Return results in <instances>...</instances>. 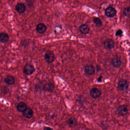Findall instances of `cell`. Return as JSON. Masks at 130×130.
Masks as SVG:
<instances>
[{
  "label": "cell",
  "instance_id": "cell-1",
  "mask_svg": "<svg viewBox=\"0 0 130 130\" xmlns=\"http://www.w3.org/2000/svg\"><path fill=\"white\" fill-rule=\"evenodd\" d=\"M44 58L46 62L50 63H53L55 60V56L52 52L48 51L45 55Z\"/></svg>",
  "mask_w": 130,
  "mask_h": 130
},
{
  "label": "cell",
  "instance_id": "cell-2",
  "mask_svg": "<svg viewBox=\"0 0 130 130\" xmlns=\"http://www.w3.org/2000/svg\"><path fill=\"white\" fill-rule=\"evenodd\" d=\"M117 11L115 8L112 6H109L105 10V14L109 18H113L116 15Z\"/></svg>",
  "mask_w": 130,
  "mask_h": 130
},
{
  "label": "cell",
  "instance_id": "cell-3",
  "mask_svg": "<svg viewBox=\"0 0 130 130\" xmlns=\"http://www.w3.org/2000/svg\"><path fill=\"white\" fill-rule=\"evenodd\" d=\"M35 70L34 67L32 65L27 64L24 67V73L26 75H31L34 73Z\"/></svg>",
  "mask_w": 130,
  "mask_h": 130
},
{
  "label": "cell",
  "instance_id": "cell-4",
  "mask_svg": "<svg viewBox=\"0 0 130 130\" xmlns=\"http://www.w3.org/2000/svg\"><path fill=\"white\" fill-rule=\"evenodd\" d=\"M129 84L127 81L124 79L121 80L118 84V88L121 91H125L128 88Z\"/></svg>",
  "mask_w": 130,
  "mask_h": 130
},
{
  "label": "cell",
  "instance_id": "cell-5",
  "mask_svg": "<svg viewBox=\"0 0 130 130\" xmlns=\"http://www.w3.org/2000/svg\"><path fill=\"white\" fill-rule=\"evenodd\" d=\"M85 73L89 75H92L95 73V68L91 65H86L84 68Z\"/></svg>",
  "mask_w": 130,
  "mask_h": 130
},
{
  "label": "cell",
  "instance_id": "cell-6",
  "mask_svg": "<svg viewBox=\"0 0 130 130\" xmlns=\"http://www.w3.org/2000/svg\"><path fill=\"white\" fill-rule=\"evenodd\" d=\"M101 92L96 88L92 89L90 91V96L94 99L99 98L101 95Z\"/></svg>",
  "mask_w": 130,
  "mask_h": 130
},
{
  "label": "cell",
  "instance_id": "cell-7",
  "mask_svg": "<svg viewBox=\"0 0 130 130\" xmlns=\"http://www.w3.org/2000/svg\"><path fill=\"white\" fill-rule=\"evenodd\" d=\"M118 114L121 116H125L127 114L128 112V110L126 106L121 105L120 106L117 110Z\"/></svg>",
  "mask_w": 130,
  "mask_h": 130
},
{
  "label": "cell",
  "instance_id": "cell-8",
  "mask_svg": "<svg viewBox=\"0 0 130 130\" xmlns=\"http://www.w3.org/2000/svg\"><path fill=\"white\" fill-rule=\"evenodd\" d=\"M36 30L38 33L43 34L46 32L47 27L44 24L40 23L36 27Z\"/></svg>",
  "mask_w": 130,
  "mask_h": 130
},
{
  "label": "cell",
  "instance_id": "cell-9",
  "mask_svg": "<svg viewBox=\"0 0 130 130\" xmlns=\"http://www.w3.org/2000/svg\"><path fill=\"white\" fill-rule=\"evenodd\" d=\"M79 30L82 34H88L90 31L89 27L86 24H83L79 27Z\"/></svg>",
  "mask_w": 130,
  "mask_h": 130
},
{
  "label": "cell",
  "instance_id": "cell-10",
  "mask_svg": "<svg viewBox=\"0 0 130 130\" xmlns=\"http://www.w3.org/2000/svg\"><path fill=\"white\" fill-rule=\"evenodd\" d=\"M23 113L24 116L28 119L32 117L34 115L33 110L30 108H27L26 110Z\"/></svg>",
  "mask_w": 130,
  "mask_h": 130
},
{
  "label": "cell",
  "instance_id": "cell-11",
  "mask_svg": "<svg viewBox=\"0 0 130 130\" xmlns=\"http://www.w3.org/2000/svg\"><path fill=\"white\" fill-rule=\"evenodd\" d=\"M105 47L107 49H111L114 47V42L113 40L111 39H108L104 43Z\"/></svg>",
  "mask_w": 130,
  "mask_h": 130
},
{
  "label": "cell",
  "instance_id": "cell-12",
  "mask_svg": "<svg viewBox=\"0 0 130 130\" xmlns=\"http://www.w3.org/2000/svg\"><path fill=\"white\" fill-rule=\"evenodd\" d=\"M15 8L16 11L20 13H24L26 10V7L25 5L21 3L17 4Z\"/></svg>",
  "mask_w": 130,
  "mask_h": 130
},
{
  "label": "cell",
  "instance_id": "cell-13",
  "mask_svg": "<svg viewBox=\"0 0 130 130\" xmlns=\"http://www.w3.org/2000/svg\"><path fill=\"white\" fill-rule=\"evenodd\" d=\"M55 86L52 83H48L43 86V89L48 92H52L54 90Z\"/></svg>",
  "mask_w": 130,
  "mask_h": 130
},
{
  "label": "cell",
  "instance_id": "cell-14",
  "mask_svg": "<svg viewBox=\"0 0 130 130\" xmlns=\"http://www.w3.org/2000/svg\"><path fill=\"white\" fill-rule=\"evenodd\" d=\"M15 81V79L12 76H7L5 79V82L8 85H11L13 84Z\"/></svg>",
  "mask_w": 130,
  "mask_h": 130
},
{
  "label": "cell",
  "instance_id": "cell-15",
  "mask_svg": "<svg viewBox=\"0 0 130 130\" xmlns=\"http://www.w3.org/2000/svg\"><path fill=\"white\" fill-rule=\"evenodd\" d=\"M27 108V105L25 103L23 102L19 103L17 107V109L19 112H23Z\"/></svg>",
  "mask_w": 130,
  "mask_h": 130
},
{
  "label": "cell",
  "instance_id": "cell-16",
  "mask_svg": "<svg viewBox=\"0 0 130 130\" xmlns=\"http://www.w3.org/2000/svg\"><path fill=\"white\" fill-rule=\"evenodd\" d=\"M9 37L7 34L2 33L0 34V42L3 43H5L8 41Z\"/></svg>",
  "mask_w": 130,
  "mask_h": 130
},
{
  "label": "cell",
  "instance_id": "cell-17",
  "mask_svg": "<svg viewBox=\"0 0 130 130\" xmlns=\"http://www.w3.org/2000/svg\"><path fill=\"white\" fill-rule=\"evenodd\" d=\"M112 63L114 67H118L121 65V61L118 58H115L112 60Z\"/></svg>",
  "mask_w": 130,
  "mask_h": 130
},
{
  "label": "cell",
  "instance_id": "cell-18",
  "mask_svg": "<svg viewBox=\"0 0 130 130\" xmlns=\"http://www.w3.org/2000/svg\"><path fill=\"white\" fill-rule=\"evenodd\" d=\"M67 123L70 127H73L75 126L77 124V121L74 118H70L67 121Z\"/></svg>",
  "mask_w": 130,
  "mask_h": 130
},
{
  "label": "cell",
  "instance_id": "cell-19",
  "mask_svg": "<svg viewBox=\"0 0 130 130\" xmlns=\"http://www.w3.org/2000/svg\"><path fill=\"white\" fill-rule=\"evenodd\" d=\"M93 21L97 26L100 27L102 25V22L99 18H94Z\"/></svg>",
  "mask_w": 130,
  "mask_h": 130
},
{
  "label": "cell",
  "instance_id": "cell-20",
  "mask_svg": "<svg viewBox=\"0 0 130 130\" xmlns=\"http://www.w3.org/2000/svg\"><path fill=\"white\" fill-rule=\"evenodd\" d=\"M123 14L126 17L130 16V7H127L125 8L123 11Z\"/></svg>",
  "mask_w": 130,
  "mask_h": 130
},
{
  "label": "cell",
  "instance_id": "cell-21",
  "mask_svg": "<svg viewBox=\"0 0 130 130\" xmlns=\"http://www.w3.org/2000/svg\"><path fill=\"white\" fill-rule=\"evenodd\" d=\"M123 31L121 29H119L116 32V35L117 36H120L121 37L123 35Z\"/></svg>",
  "mask_w": 130,
  "mask_h": 130
},
{
  "label": "cell",
  "instance_id": "cell-22",
  "mask_svg": "<svg viewBox=\"0 0 130 130\" xmlns=\"http://www.w3.org/2000/svg\"><path fill=\"white\" fill-rule=\"evenodd\" d=\"M43 130H53L52 128H50V127H46Z\"/></svg>",
  "mask_w": 130,
  "mask_h": 130
},
{
  "label": "cell",
  "instance_id": "cell-23",
  "mask_svg": "<svg viewBox=\"0 0 130 130\" xmlns=\"http://www.w3.org/2000/svg\"><path fill=\"white\" fill-rule=\"evenodd\" d=\"M101 78H102V76H100L99 77V79H98V81H99V80H101Z\"/></svg>",
  "mask_w": 130,
  "mask_h": 130
}]
</instances>
